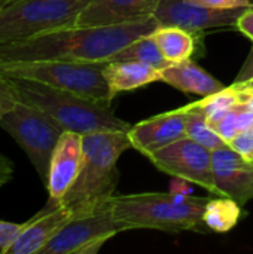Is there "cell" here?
<instances>
[{"mask_svg":"<svg viewBox=\"0 0 253 254\" xmlns=\"http://www.w3.org/2000/svg\"><path fill=\"white\" fill-rule=\"evenodd\" d=\"M158 25L152 16L145 21L115 25L64 27L27 40L0 45V64L46 60L107 63L121 49L139 37L151 34Z\"/></svg>","mask_w":253,"mask_h":254,"instance_id":"6da1fadb","label":"cell"},{"mask_svg":"<svg viewBox=\"0 0 253 254\" xmlns=\"http://www.w3.org/2000/svg\"><path fill=\"white\" fill-rule=\"evenodd\" d=\"M131 149L124 131H97L82 135V167L70 190L60 201L73 216L91 211L113 196L119 182L116 162Z\"/></svg>","mask_w":253,"mask_h":254,"instance_id":"7a4b0ae2","label":"cell"},{"mask_svg":"<svg viewBox=\"0 0 253 254\" xmlns=\"http://www.w3.org/2000/svg\"><path fill=\"white\" fill-rule=\"evenodd\" d=\"M18 98L39 107L64 131L89 134L97 131L128 132L133 125L116 118L109 103L95 101L37 80L9 79Z\"/></svg>","mask_w":253,"mask_h":254,"instance_id":"3957f363","label":"cell"},{"mask_svg":"<svg viewBox=\"0 0 253 254\" xmlns=\"http://www.w3.org/2000/svg\"><path fill=\"white\" fill-rule=\"evenodd\" d=\"M113 217L131 229H155L163 232L197 231L203 225L207 198L186 193H134L110 198Z\"/></svg>","mask_w":253,"mask_h":254,"instance_id":"277c9868","label":"cell"},{"mask_svg":"<svg viewBox=\"0 0 253 254\" xmlns=\"http://www.w3.org/2000/svg\"><path fill=\"white\" fill-rule=\"evenodd\" d=\"M106 63H86L69 60L24 61L0 64V74L7 79L37 80L73 94L109 103L113 100L104 77Z\"/></svg>","mask_w":253,"mask_h":254,"instance_id":"5b68a950","label":"cell"},{"mask_svg":"<svg viewBox=\"0 0 253 254\" xmlns=\"http://www.w3.org/2000/svg\"><path fill=\"white\" fill-rule=\"evenodd\" d=\"M91 0H9L0 6V45L76 25Z\"/></svg>","mask_w":253,"mask_h":254,"instance_id":"8992f818","label":"cell"},{"mask_svg":"<svg viewBox=\"0 0 253 254\" xmlns=\"http://www.w3.org/2000/svg\"><path fill=\"white\" fill-rule=\"evenodd\" d=\"M0 128L25 152L40 180L46 183L51 156L64 128L43 110L22 100L0 118Z\"/></svg>","mask_w":253,"mask_h":254,"instance_id":"52a82bcc","label":"cell"},{"mask_svg":"<svg viewBox=\"0 0 253 254\" xmlns=\"http://www.w3.org/2000/svg\"><path fill=\"white\" fill-rule=\"evenodd\" d=\"M124 231V226L113 217L110 202H106L73 216L40 254H97L104 243Z\"/></svg>","mask_w":253,"mask_h":254,"instance_id":"ba28073f","label":"cell"},{"mask_svg":"<svg viewBox=\"0 0 253 254\" xmlns=\"http://www.w3.org/2000/svg\"><path fill=\"white\" fill-rule=\"evenodd\" d=\"M148 159L163 173L183 179L189 183L219 195L212 171V150L183 137L148 156Z\"/></svg>","mask_w":253,"mask_h":254,"instance_id":"9c48e42d","label":"cell"},{"mask_svg":"<svg viewBox=\"0 0 253 254\" xmlns=\"http://www.w3.org/2000/svg\"><path fill=\"white\" fill-rule=\"evenodd\" d=\"M252 6L209 7L189 0H161L154 16L160 25H174L191 33L216 27H233Z\"/></svg>","mask_w":253,"mask_h":254,"instance_id":"30bf717a","label":"cell"},{"mask_svg":"<svg viewBox=\"0 0 253 254\" xmlns=\"http://www.w3.org/2000/svg\"><path fill=\"white\" fill-rule=\"evenodd\" d=\"M212 171L221 196L237 201L242 207L253 199V164L225 146L212 152Z\"/></svg>","mask_w":253,"mask_h":254,"instance_id":"8fae6325","label":"cell"},{"mask_svg":"<svg viewBox=\"0 0 253 254\" xmlns=\"http://www.w3.org/2000/svg\"><path fill=\"white\" fill-rule=\"evenodd\" d=\"M72 217V211L61 202L48 201L42 211L21 225L19 232L1 254H40Z\"/></svg>","mask_w":253,"mask_h":254,"instance_id":"7c38bea8","label":"cell"},{"mask_svg":"<svg viewBox=\"0 0 253 254\" xmlns=\"http://www.w3.org/2000/svg\"><path fill=\"white\" fill-rule=\"evenodd\" d=\"M82 134L64 131L49 162L46 189L49 201L60 202L76 182L82 167Z\"/></svg>","mask_w":253,"mask_h":254,"instance_id":"4fadbf2b","label":"cell"},{"mask_svg":"<svg viewBox=\"0 0 253 254\" xmlns=\"http://www.w3.org/2000/svg\"><path fill=\"white\" fill-rule=\"evenodd\" d=\"M131 147L146 158L154 152L186 137V115L180 109L142 121L127 132Z\"/></svg>","mask_w":253,"mask_h":254,"instance_id":"5bb4252c","label":"cell"},{"mask_svg":"<svg viewBox=\"0 0 253 254\" xmlns=\"http://www.w3.org/2000/svg\"><path fill=\"white\" fill-rule=\"evenodd\" d=\"M161 0H91L79 13L78 27L115 25L152 18Z\"/></svg>","mask_w":253,"mask_h":254,"instance_id":"9a60e30c","label":"cell"},{"mask_svg":"<svg viewBox=\"0 0 253 254\" xmlns=\"http://www.w3.org/2000/svg\"><path fill=\"white\" fill-rule=\"evenodd\" d=\"M161 82H166L182 92L197 94L201 97L212 95L225 88L224 83L215 79L192 60L176 63L161 70Z\"/></svg>","mask_w":253,"mask_h":254,"instance_id":"2e32d148","label":"cell"},{"mask_svg":"<svg viewBox=\"0 0 253 254\" xmlns=\"http://www.w3.org/2000/svg\"><path fill=\"white\" fill-rule=\"evenodd\" d=\"M104 77L115 98L119 92L133 91L161 80V71L136 61H107L104 64Z\"/></svg>","mask_w":253,"mask_h":254,"instance_id":"e0dca14e","label":"cell"},{"mask_svg":"<svg viewBox=\"0 0 253 254\" xmlns=\"http://www.w3.org/2000/svg\"><path fill=\"white\" fill-rule=\"evenodd\" d=\"M151 37L158 45L161 54L171 64L191 60L195 52L197 37L194 33L174 25H158Z\"/></svg>","mask_w":253,"mask_h":254,"instance_id":"ac0fdd59","label":"cell"},{"mask_svg":"<svg viewBox=\"0 0 253 254\" xmlns=\"http://www.w3.org/2000/svg\"><path fill=\"white\" fill-rule=\"evenodd\" d=\"M242 214V205L231 198L224 196L218 199H209L203 213V225L206 229L225 234L237 226Z\"/></svg>","mask_w":253,"mask_h":254,"instance_id":"d6986e66","label":"cell"},{"mask_svg":"<svg viewBox=\"0 0 253 254\" xmlns=\"http://www.w3.org/2000/svg\"><path fill=\"white\" fill-rule=\"evenodd\" d=\"M109 61H136V63L148 64L160 71L171 65V63L164 58V55L161 54L158 45L151 37V34L139 37L137 40L121 49Z\"/></svg>","mask_w":253,"mask_h":254,"instance_id":"ffe728a7","label":"cell"},{"mask_svg":"<svg viewBox=\"0 0 253 254\" xmlns=\"http://www.w3.org/2000/svg\"><path fill=\"white\" fill-rule=\"evenodd\" d=\"M243 100H242V95H240L239 89L234 85H231L228 88L225 86L224 89H221V91H218V92H215L212 95L204 97L203 100L194 101V103L185 106L183 109L185 110H191V109L201 110L206 115V118H207V121H209V124L212 127L231 107H234L236 104H239Z\"/></svg>","mask_w":253,"mask_h":254,"instance_id":"44dd1931","label":"cell"},{"mask_svg":"<svg viewBox=\"0 0 253 254\" xmlns=\"http://www.w3.org/2000/svg\"><path fill=\"white\" fill-rule=\"evenodd\" d=\"M180 110L186 115V137L212 152L228 146V143L210 127L206 115L201 110H185L183 107H180Z\"/></svg>","mask_w":253,"mask_h":254,"instance_id":"7402d4cb","label":"cell"},{"mask_svg":"<svg viewBox=\"0 0 253 254\" xmlns=\"http://www.w3.org/2000/svg\"><path fill=\"white\" fill-rule=\"evenodd\" d=\"M236 118H237V104L234 107H231L218 122H215L212 125V128L230 144L231 140L236 138V135L239 134L237 131V125H236Z\"/></svg>","mask_w":253,"mask_h":254,"instance_id":"603a6c76","label":"cell"},{"mask_svg":"<svg viewBox=\"0 0 253 254\" xmlns=\"http://www.w3.org/2000/svg\"><path fill=\"white\" fill-rule=\"evenodd\" d=\"M19 98L10 83V80L0 74V118L9 113L16 104Z\"/></svg>","mask_w":253,"mask_h":254,"instance_id":"cb8c5ba5","label":"cell"},{"mask_svg":"<svg viewBox=\"0 0 253 254\" xmlns=\"http://www.w3.org/2000/svg\"><path fill=\"white\" fill-rule=\"evenodd\" d=\"M228 146L236 152H239L240 155H243L246 159H249L253 155V128L237 134L236 138L231 140Z\"/></svg>","mask_w":253,"mask_h":254,"instance_id":"d4e9b609","label":"cell"},{"mask_svg":"<svg viewBox=\"0 0 253 254\" xmlns=\"http://www.w3.org/2000/svg\"><path fill=\"white\" fill-rule=\"evenodd\" d=\"M22 223H12L6 220H0V253H3L7 246L13 241L16 234L19 232Z\"/></svg>","mask_w":253,"mask_h":254,"instance_id":"484cf974","label":"cell"},{"mask_svg":"<svg viewBox=\"0 0 253 254\" xmlns=\"http://www.w3.org/2000/svg\"><path fill=\"white\" fill-rule=\"evenodd\" d=\"M201 6L209 7H219V9H228V7H242V6H253L249 0H189Z\"/></svg>","mask_w":253,"mask_h":254,"instance_id":"4316f807","label":"cell"},{"mask_svg":"<svg viewBox=\"0 0 253 254\" xmlns=\"http://www.w3.org/2000/svg\"><path fill=\"white\" fill-rule=\"evenodd\" d=\"M237 30H240L245 36H248L253 42V6L249 7L237 21Z\"/></svg>","mask_w":253,"mask_h":254,"instance_id":"83f0119b","label":"cell"},{"mask_svg":"<svg viewBox=\"0 0 253 254\" xmlns=\"http://www.w3.org/2000/svg\"><path fill=\"white\" fill-rule=\"evenodd\" d=\"M253 80V46L243 64V67L240 68L234 83H243V82H251Z\"/></svg>","mask_w":253,"mask_h":254,"instance_id":"f1b7e54d","label":"cell"},{"mask_svg":"<svg viewBox=\"0 0 253 254\" xmlns=\"http://www.w3.org/2000/svg\"><path fill=\"white\" fill-rule=\"evenodd\" d=\"M13 177V164L12 161L0 153V188L7 185Z\"/></svg>","mask_w":253,"mask_h":254,"instance_id":"f546056e","label":"cell"},{"mask_svg":"<svg viewBox=\"0 0 253 254\" xmlns=\"http://www.w3.org/2000/svg\"><path fill=\"white\" fill-rule=\"evenodd\" d=\"M233 85L239 89V92H240L243 101H245L249 95H253V80H251V82H243V83H233Z\"/></svg>","mask_w":253,"mask_h":254,"instance_id":"4dcf8cb0","label":"cell"},{"mask_svg":"<svg viewBox=\"0 0 253 254\" xmlns=\"http://www.w3.org/2000/svg\"><path fill=\"white\" fill-rule=\"evenodd\" d=\"M245 101H246V103H248V104H249V106L253 109V95H249Z\"/></svg>","mask_w":253,"mask_h":254,"instance_id":"1f68e13d","label":"cell"},{"mask_svg":"<svg viewBox=\"0 0 253 254\" xmlns=\"http://www.w3.org/2000/svg\"><path fill=\"white\" fill-rule=\"evenodd\" d=\"M6 1H9V0H0V6H1V4H4Z\"/></svg>","mask_w":253,"mask_h":254,"instance_id":"d6a6232c","label":"cell"},{"mask_svg":"<svg viewBox=\"0 0 253 254\" xmlns=\"http://www.w3.org/2000/svg\"><path fill=\"white\" fill-rule=\"evenodd\" d=\"M249 161H251V162H252V164H253V155H252V156H251V158H249Z\"/></svg>","mask_w":253,"mask_h":254,"instance_id":"836d02e7","label":"cell"},{"mask_svg":"<svg viewBox=\"0 0 253 254\" xmlns=\"http://www.w3.org/2000/svg\"><path fill=\"white\" fill-rule=\"evenodd\" d=\"M249 1H252V0H249ZM252 3H253V1H252Z\"/></svg>","mask_w":253,"mask_h":254,"instance_id":"e575fe53","label":"cell"}]
</instances>
